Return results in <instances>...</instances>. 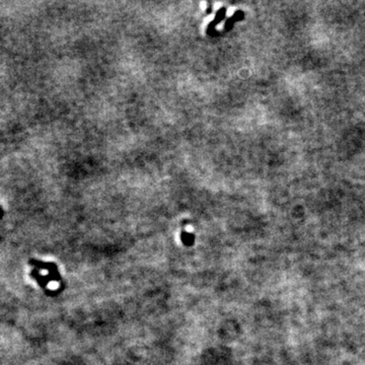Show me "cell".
Masks as SVG:
<instances>
[{
    "label": "cell",
    "mask_w": 365,
    "mask_h": 365,
    "mask_svg": "<svg viewBox=\"0 0 365 365\" xmlns=\"http://www.w3.org/2000/svg\"><path fill=\"white\" fill-rule=\"evenodd\" d=\"M2 216H3V210H2L1 206H0V218H2Z\"/></svg>",
    "instance_id": "cell-1"
}]
</instances>
